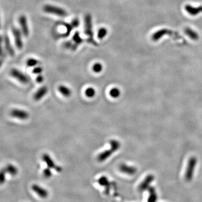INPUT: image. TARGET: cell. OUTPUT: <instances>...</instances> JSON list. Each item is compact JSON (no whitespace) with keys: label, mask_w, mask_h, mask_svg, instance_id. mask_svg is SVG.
Wrapping results in <instances>:
<instances>
[{"label":"cell","mask_w":202,"mask_h":202,"mask_svg":"<svg viewBox=\"0 0 202 202\" xmlns=\"http://www.w3.org/2000/svg\"><path fill=\"white\" fill-rule=\"evenodd\" d=\"M93 71L96 73H99L102 70V65L100 63H96L93 65L92 67Z\"/></svg>","instance_id":"obj_25"},{"label":"cell","mask_w":202,"mask_h":202,"mask_svg":"<svg viewBox=\"0 0 202 202\" xmlns=\"http://www.w3.org/2000/svg\"><path fill=\"white\" fill-rule=\"evenodd\" d=\"M111 149L106 150L101 153L97 157V159L100 162H102L105 160L109 158L113 153L118 151L120 147V143L116 140H111L109 142Z\"/></svg>","instance_id":"obj_1"},{"label":"cell","mask_w":202,"mask_h":202,"mask_svg":"<svg viewBox=\"0 0 202 202\" xmlns=\"http://www.w3.org/2000/svg\"><path fill=\"white\" fill-rule=\"evenodd\" d=\"M43 11L47 13H51L58 17H65L67 15V11L60 7L47 5L43 7Z\"/></svg>","instance_id":"obj_4"},{"label":"cell","mask_w":202,"mask_h":202,"mask_svg":"<svg viewBox=\"0 0 202 202\" xmlns=\"http://www.w3.org/2000/svg\"><path fill=\"white\" fill-rule=\"evenodd\" d=\"M84 33L88 36V40L90 43L97 46V43L93 38L92 19L90 14H86L84 17Z\"/></svg>","instance_id":"obj_2"},{"label":"cell","mask_w":202,"mask_h":202,"mask_svg":"<svg viewBox=\"0 0 202 202\" xmlns=\"http://www.w3.org/2000/svg\"><path fill=\"white\" fill-rule=\"evenodd\" d=\"M185 33L189 36V38L194 40H197L199 39V34L196 32L195 30H193L190 28H186L184 30Z\"/></svg>","instance_id":"obj_19"},{"label":"cell","mask_w":202,"mask_h":202,"mask_svg":"<svg viewBox=\"0 0 202 202\" xmlns=\"http://www.w3.org/2000/svg\"><path fill=\"white\" fill-rule=\"evenodd\" d=\"M148 191L149 192V196L148 197L147 202H157L158 200V195L156 192V189L153 186H151L148 189Z\"/></svg>","instance_id":"obj_16"},{"label":"cell","mask_w":202,"mask_h":202,"mask_svg":"<svg viewBox=\"0 0 202 202\" xmlns=\"http://www.w3.org/2000/svg\"><path fill=\"white\" fill-rule=\"evenodd\" d=\"M7 172L5 169H2L0 173V182L1 184H3L6 180V173Z\"/></svg>","instance_id":"obj_28"},{"label":"cell","mask_w":202,"mask_h":202,"mask_svg":"<svg viewBox=\"0 0 202 202\" xmlns=\"http://www.w3.org/2000/svg\"><path fill=\"white\" fill-rule=\"evenodd\" d=\"M42 159H43V161L46 163L47 167H49L50 169H53L56 170L57 167L58 166L55 163L53 160L51 158V157L47 154H43V156H42Z\"/></svg>","instance_id":"obj_17"},{"label":"cell","mask_w":202,"mask_h":202,"mask_svg":"<svg viewBox=\"0 0 202 202\" xmlns=\"http://www.w3.org/2000/svg\"><path fill=\"white\" fill-rule=\"evenodd\" d=\"M164 35H171L176 39L180 38V36H179L177 33L173 32L172 30H169L167 29H162L158 30L154 33L151 36V39L154 42L158 41V40H159Z\"/></svg>","instance_id":"obj_5"},{"label":"cell","mask_w":202,"mask_h":202,"mask_svg":"<svg viewBox=\"0 0 202 202\" xmlns=\"http://www.w3.org/2000/svg\"><path fill=\"white\" fill-rule=\"evenodd\" d=\"M98 183L100 185L106 188V192L107 193L109 192L110 190V182L108 178L106 176H102L98 180Z\"/></svg>","instance_id":"obj_18"},{"label":"cell","mask_w":202,"mask_h":202,"mask_svg":"<svg viewBox=\"0 0 202 202\" xmlns=\"http://www.w3.org/2000/svg\"><path fill=\"white\" fill-rule=\"evenodd\" d=\"M71 25L73 27V28H77L78 27V25H79V19L78 18H75L74 19V20L71 21Z\"/></svg>","instance_id":"obj_30"},{"label":"cell","mask_w":202,"mask_h":202,"mask_svg":"<svg viewBox=\"0 0 202 202\" xmlns=\"http://www.w3.org/2000/svg\"><path fill=\"white\" fill-rule=\"evenodd\" d=\"M3 40V37H1ZM3 42L5 47V49L6 50L7 52L10 55V56H13L15 55V51L13 50V47L11 45V43L10 42V38L7 35H5L3 37Z\"/></svg>","instance_id":"obj_13"},{"label":"cell","mask_w":202,"mask_h":202,"mask_svg":"<svg viewBox=\"0 0 202 202\" xmlns=\"http://www.w3.org/2000/svg\"><path fill=\"white\" fill-rule=\"evenodd\" d=\"M11 115L13 117L18 119L27 120L29 117V113L27 111L20 109H13L10 112Z\"/></svg>","instance_id":"obj_10"},{"label":"cell","mask_w":202,"mask_h":202,"mask_svg":"<svg viewBox=\"0 0 202 202\" xmlns=\"http://www.w3.org/2000/svg\"><path fill=\"white\" fill-rule=\"evenodd\" d=\"M43 71V69L41 67H36L33 70V73L35 74H40Z\"/></svg>","instance_id":"obj_31"},{"label":"cell","mask_w":202,"mask_h":202,"mask_svg":"<svg viewBox=\"0 0 202 202\" xmlns=\"http://www.w3.org/2000/svg\"><path fill=\"white\" fill-rule=\"evenodd\" d=\"M43 80H44V78H43V76L41 75H40V74L38 76L36 77V80L38 83H42L43 82Z\"/></svg>","instance_id":"obj_32"},{"label":"cell","mask_w":202,"mask_h":202,"mask_svg":"<svg viewBox=\"0 0 202 202\" xmlns=\"http://www.w3.org/2000/svg\"><path fill=\"white\" fill-rule=\"evenodd\" d=\"M43 175L46 178H50L52 175V172L51 170V169L49 167H47L44 169L43 171Z\"/></svg>","instance_id":"obj_27"},{"label":"cell","mask_w":202,"mask_h":202,"mask_svg":"<svg viewBox=\"0 0 202 202\" xmlns=\"http://www.w3.org/2000/svg\"><path fill=\"white\" fill-rule=\"evenodd\" d=\"M73 39L74 40V42H75V44L77 47H78V46L79 44L82 43V42H83V40L80 36L79 33L78 32H76V33L74 34V36H73Z\"/></svg>","instance_id":"obj_24"},{"label":"cell","mask_w":202,"mask_h":202,"mask_svg":"<svg viewBox=\"0 0 202 202\" xmlns=\"http://www.w3.org/2000/svg\"><path fill=\"white\" fill-rule=\"evenodd\" d=\"M185 10L188 14L192 16H195L202 12V6L193 7L187 5L185 6Z\"/></svg>","instance_id":"obj_14"},{"label":"cell","mask_w":202,"mask_h":202,"mask_svg":"<svg viewBox=\"0 0 202 202\" xmlns=\"http://www.w3.org/2000/svg\"><path fill=\"white\" fill-rule=\"evenodd\" d=\"M86 96L89 98H93V97L95 96L96 95V90L92 87L88 88L85 92Z\"/></svg>","instance_id":"obj_23"},{"label":"cell","mask_w":202,"mask_h":202,"mask_svg":"<svg viewBox=\"0 0 202 202\" xmlns=\"http://www.w3.org/2000/svg\"><path fill=\"white\" fill-rule=\"evenodd\" d=\"M58 90H59V91L60 92V93L64 97H69L71 94V90H70L68 87L65 86L61 85V86H59Z\"/></svg>","instance_id":"obj_20"},{"label":"cell","mask_w":202,"mask_h":202,"mask_svg":"<svg viewBox=\"0 0 202 202\" xmlns=\"http://www.w3.org/2000/svg\"><path fill=\"white\" fill-rule=\"evenodd\" d=\"M12 33H13V37H14L15 43L17 48L19 50L22 49L23 47V42L20 30L17 28L16 27H12Z\"/></svg>","instance_id":"obj_7"},{"label":"cell","mask_w":202,"mask_h":202,"mask_svg":"<svg viewBox=\"0 0 202 202\" xmlns=\"http://www.w3.org/2000/svg\"><path fill=\"white\" fill-rule=\"evenodd\" d=\"M10 74L14 78L17 79L19 82H20V83L27 84L29 82L28 77L23 73H21L19 70L13 69L10 71Z\"/></svg>","instance_id":"obj_6"},{"label":"cell","mask_w":202,"mask_h":202,"mask_svg":"<svg viewBox=\"0 0 202 202\" xmlns=\"http://www.w3.org/2000/svg\"><path fill=\"white\" fill-rule=\"evenodd\" d=\"M119 170L121 172L128 175H134L137 172V169L135 167L129 166L125 163L120 165Z\"/></svg>","instance_id":"obj_12"},{"label":"cell","mask_w":202,"mask_h":202,"mask_svg":"<svg viewBox=\"0 0 202 202\" xmlns=\"http://www.w3.org/2000/svg\"><path fill=\"white\" fill-rule=\"evenodd\" d=\"M19 21L24 36L28 37L29 34V26H28L27 17L24 15L20 16L19 19Z\"/></svg>","instance_id":"obj_9"},{"label":"cell","mask_w":202,"mask_h":202,"mask_svg":"<svg viewBox=\"0 0 202 202\" xmlns=\"http://www.w3.org/2000/svg\"><path fill=\"white\" fill-rule=\"evenodd\" d=\"M39 63L38 60L34 59H30L27 61V64L28 67H34L36 66Z\"/></svg>","instance_id":"obj_26"},{"label":"cell","mask_w":202,"mask_h":202,"mask_svg":"<svg viewBox=\"0 0 202 202\" xmlns=\"http://www.w3.org/2000/svg\"><path fill=\"white\" fill-rule=\"evenodd\" d=\"M32 189L34 192H36L38 196L41 198L46 199L48 196V192L46 189L42 188V186L38 185L37 184H33L32 186Z\"/></svg>","instance_id":"obj_11"},{"label":"cell","mask_w":202,"mask_h":202,"mask_svg":"<svg viewBox=\"0 0 202 202\" xmlns=\"http://www.w3.org/2000/svg\"><path fill=\"white\" fill-rule=\"evenodd\" d=\"M107 33V31L105 28H101L98 31V38H100V39H102L105 36H106Z\"/></svg>","instance_id":"obj_29"},{"label":"cell","mask_w":202,"mask_h":202,"mask_svg":"<svg viewBox=\"0 0 202 202\" xmlns=\"http://www.w3.org/2000/svg\"><path fill=\"white\" fill-rule=\"evenodd\" d=\"M120 94H121L120 90L119 89L117 88H113L109 91L110 96L114 98H118L120 96Z\"/></svg>","instance_id":"obj_22"},{"label":"cell","mask_w":202,"mask_h":202,"mask_svg":"<svg viewBox=\"0 0 202 202\" xmlns=\"http://www.w3.org/2000/svg\"><path fill=\"white\" fill-rule=\"evenodd\" d=\"M5 169L7 173H9L11 176H15L17 173V167L11 164L7 165Z\"/></svg>","instance_id":"obj_21"},{"label":"cell","mask_w":202,"mask_h":202,"mask_svg":"<svg viewBox=\"0 0 202 202\" xmlns=\"http://www.w3.org/2000/svg\"><path fill=\"white\" fill-rule=\"evenodd\" d=\"M48 92V88L46 86H42L37 90L34 95V99L36 101H39Z\"/></svg>","instance_id":"obj_15"},{"label":"cell","mask_w":202,"mask_h":202,"mask_svg":"<svg viewBox=\"0 0 202 202\" xmlns=\"http://www.w3.org/2000/svg\"><path fill=\"white\" fill-rule=\"evenodd\" d=\"M196 163L197 159L195 157H192L188 161L185 173V179L188 182H190L192 180Z\"/></svg>","instance_id":"obj_3"},{"label":"cell","mask_w":202,"mask_h":202,"mask_svg":"<svg viewBox=\"0 0 202 202\" xmlns=\"http://www.w3.org/2000/svg\"><path fill=\"white\" fill-rule=\"evenodd\" d=\"M154 176L153 175H149L146 177L144 180L139 185L138 189L140 192L148 190L151 187V184L154 181Z\"/></svg>","instance_id":"obj_8"}]
</instances>
